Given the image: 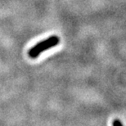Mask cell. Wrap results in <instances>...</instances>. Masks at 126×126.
Masks as SVG:
<instances>
[{"label": "cell", "mask_w": 126, "mask_h": 126, "mask_svg": "<svg viewBox=\"0 0 126 126\" xmlns=\"http://www.w3.org/2000/svg\"><path fill=\"white\" fill-rule=\"evenodd\" d=\"M60 43V38L57 35H52L47 39L38 43L29 50L28 54L31 58H37L43 52L47 51L52 47H56Z\"/></svg>", "instance_id": "1"}, {"label": "cell", "mask_w": 126, "mask_h": 126, "mask_svg": "<svg viewBox=\"0 0 126 126\" xmlns=\"http://www.w3.org/2000/svg\"><path fill=\"white\" fill-rule=\"evenodd\" d=\"M112 125H114V126H116V125H123V123L120 121V120H118V119H116V120H115L114 121L112 122Z\"/></svg>", "instance_id": "2"}]
</instances>
